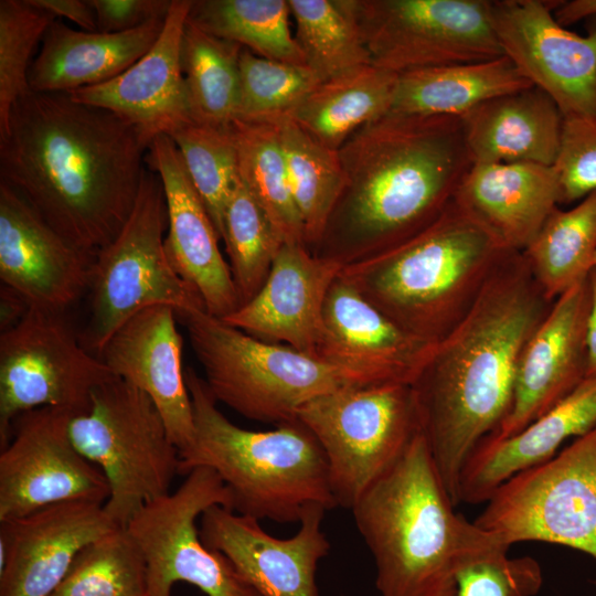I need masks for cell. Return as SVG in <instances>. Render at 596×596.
I'll return each instance as SVG.
<instances>
[{
    "label": "cell",
    "instance_id": "obj_1",
    "mask_svg": "<svg viewBox=\"0 0 596 596\" xmlns=\"http://www.w3.org/2000/svg\"><path fill=\"white\" fill-rule=\"evenodd\" d=\"M149 145L105 108L29 92L0 134L1 182L57 233L95 255L128 220Z\"/></svg>",
    "mask_w": 596,
    "mask_h": 596
},
{
    "label": "cell",
    "instance_id": "obj_2",
    "mask_svg": "<svg viewBox=\"0 0 596 596\" xmlns=\"http://www.w3.org/2000/svg\"><path fill=\"white\" fill-rule=\"evenodd\" d=\"M553 302L523 254L512 252L411 384L421 432L456 507L462 468L509 415L522 352Z\"/></svg>",
    "mask_w": 596,
    "mask_h": 596
},
{
    "label": "cell",
    "instance_id": "obj_3",
    "mask_svg": "<svg viewBox=\"0 0 596 596\" xmlns=\"http://www.w3.org/2000/svg\"><path fill=\"white\" fill-rule=\"evenodd\" d=\"M344 187L313 254L342 266L417 234L472 166L460 118L387 113L339 149Z\"/></svg>",
    "mask_w": 596,
    "mask_h": 596
},
{
    "label": "cell",
    "instance_id": "obj_4",
    "mask_svg": "<svg viewBox=\"0 0 596 596\" xmlns=\"http://www.w3.org/2000/svg\"><path fill=\"white\" fill-rule=\"evenodd\" d=\"M455 508L419 432L350 509L373 556L381 596H428L455 585L468 553L503 543Z\"/></svg>",
    "mask_w": 596,
    "mask_h": 596
},
{
    "label": "cell",
    "instance_id": "obj_5",
    "mask_svg": "<svg viewBox=\"0 0 596 596\" xmlns=\"http://www.w3.org/2000/svg\"><path fill=\"white\" fill-rule=\"evenodd\" d=\"M512 252L453 201L427 227L341 276L401 329L437 344Z\"/></svg>",
    "mask_w": 596,
    "mask_h": 596
},
{
    "label": "cell",
    "instance_id": "obj_6",
    "mask_svg": "<svg viewBox=\"0 0 596 596\" xmlns=\"http://www.w3.org/2000/svg\"><path fill=\"white\" fill-rule=\"evenodd\" d=\"M194 434L180 451V475L199 467L216 472L231 510L257 520L299 522L312 505H337L328 464L313 435L298 421L270 430L232 423L217 407L203 377L185 369Z\"/></svg>",
    "mask_w": 596,
    "mask_h": 596
},
{
    "label": "cell",
    "instance_id": "obj_7",
    "mask_svg": "<svg viewBox=\"0 0 596 596\" xmlns=\"http://www.w3.org/2000/svg\"><path fill=\"white\" fill-rule=\"evenodd\" d=\"M216 402L240 415L277 426L297 421L310 401L368 376L289 345L256 339L205 309L177 315Z\"/></svg>",
    "mask_w": 596,
    "mask_h": 596
},
{
    "label": "cell",
    "instance_id": "obj_8",
    "mask_svg": "<svg viewBox=\"0 0 596 596\" xmlns=\"http://www.w3.org/2000/svg\"><path fill=\"white\" fill-rule=\"evenodd\" d=\"M77 450L104 473L109 496L104 508L126 526L147 503L170 493L180 475V451L153 401L117 376L98 385L89 408L72 416Z\"/></svg>",
    "mask_w": 596,
    "mask_h": 596
},
{
    "label": "cell",
    "instance_id": "obj_9",
    "mask_svg": "<svg viewBox=\"0 0 596 596\" xmlns=\"http://www.w3.org/2000/svg\"><path fill=\"white\" fill-rule=\"evenodd\" d=\"M167 202L160 177L146 167L134 209L113 241L94 255L89 318L79 334L95 355L128 319L153 306L175 313L205 309L177 274L164 248Z\"/></svg>",
    "mask_w": 596,
    "mask_h": 596
},
{
    "label": "cell",
    "instance_id": "obj_10",
    "mask_svg": "<svg viewBox=\"0 0 596 596\" xmlns=\"http://www.w3.org/2000/svg\"><path fill=\"white\" fill-rule=\"evenodd\" d=\"M319 443L337 505L356 500L421 432L409 383L354 385L305 404L296 418Z\"/></svg>",
    "mask_w": 596,
    "mask_h": 596
},
{
    "label": "cell",
    "instance_id": "obj_11",
    "mask_svg": "<svg viewBox=\"0 0 596 596\" xmlns=\"http://www.w3.org/2000/svg\"><path fill=\"white\" fill-rule=\"evenodd\" d=\"M473 522L508 546L541 541L596 558V426L504 481Z\"/></svg>",
    "mask_w": 596,
    "mask_h": 596
},
{
    "label": "cell",
    "instance_id": "obj_12",
    "mask_svg": "<svg viewBox=\"0 0 596 596\" xmlns=\"http://www.w3.org/2000/svg\"><path fill=\"white\" fill-rule=\"evenodd\" d=\"M65 313L31 307L0 334V448L21 414L41 407L85 413L94 390L115 376Z\"/></svg>",
    "mask_w": 596,
    "mask_h": 596
},
{
    "label": "cell",
    "instance_id": "obj_13",
    "mask_svg": "<svg viewBox=\"0 0 596 596\" xmlns=\"http://www.w3.org/2000/svg\"><path fill=\"white\" fill-rule=\"evenodd\" d=\"M215 504L231 509V494L215 471L199 467L125 526L143 555L149 596H172L179 582L206 596H260L225 555L201 540L198 519Z\"/></svg>",
    "mask_w": 596,
    "mask_h": 596
},
{
    "label": "cell",
    "instance_id": "obj_14",
    "mask_svg": "<svg viewBox=\"0 0 596 596\" xmlns=\"http://www.w3.org/2000/svg\"><path fill=\"white\" fill-rule=\"evenodd\" d=\"M372 64L395 74L503 55L491 0H352Z\"/></svg>",
    "mask_w": 596,
    "mask_h": 596
},
{
    "label": "cell",
    "instance_id": "obj_15",
    "mask_svg": "<svg viewBox=\"0 0 596 596\" xmlns=\"http://www.w3.org/2000/svg\"><path fill=\"white\" fill-rule=\"evenodd\" d=\"M72 416L41 407L14 419L0 451V522L66 501L106 502L104 473L71 439Z\"/></svg>",
    "mask_w": 596,
    "mask_h": 596
},
{
    "label": "cell",
    "instance_id": "obj_16",
    "mask_svg": "<svg viewBox=\"0 0 596 596\" xmlns=\"http://www.w3.org/2000/svg\"><path fill=\"white\" fill-rule=\"evenodd\" d=\"M560 2L493 0V31L503 55L554 100L564 118L595 115L596 17L579 35L556 21Z\"/></svg>",
    "mask_w": 596,
    "mask_h": 596
},
{
    "label": "cell",
    "instance_id": "obj_17",
    "mask_svg": "<svg viewBox=\"0 0 596 596\" xmlns=\"http://www.w3.org/2000/svg\"><path fill=\"white\" fill-rule=\"evenodd\" d=\"M328 510L310 507L288 539L268 534L259 520L215 504L200 518L203 543L225 555L260 596H318L316 573L330 543L321 529Z\"/></svg>",
    "mask_w": 596,
    "mask_h": 596
},
{
    "label": "cell",
    "instance_id": "obj_18",
    "mask_svg": "<svg viewBox=\"0 0 596 596\" xmlns=\"http://www.w3.org/2000/svg\"><path fill=\"white\" fill-rule=\"evenodd\" d=\"M94 255L73 245L0 181V279L31 307L66 312L88 291Z\"/></svg>",
    "mask_w": 596,
    "mask_h": 596
},
{
    "label": "cell",
    "instance_id": "obj_19",
    "mask_svg": "<svg viewBox=\"0 0 596 596\" xmlns=\"http://www.w3.org/2000/svg\"><path fill=\"white\" fill-rule=\"evenodd\" d=\"M116 528L104 504L88 501L0 522V596H50L77 554Z\"/></svg>",
    "mask_w": 596,
    "mask_h": 596
},
{
    "label": "cell",
    "instance_id": "obj_20",
    "mask_svg": "<svg viewBox=\"0 0 596 596\" xmlns=\"http://www.w3.org/2000/svg\"><path fill=\"white\" fill-rule=\"evenodd\" d=\"M589 305L588 277L554 300L522 352L510 413L487 438L518 434L586 379Z\"/></svg>",
    "mask_w": 596,
    "mask_h": 596
},
{
    "label": "cell",
    "instance_id": "obj_21",
    "mask_svg": "<svg viewBox=\"0 0 596 596\" xmlns=\"http://www.w3.org/2000/svg\"><path fill=\"white\" fill-rule=\"evenodd\" d=\"M146 167L162 182L168 213L164 248L177 274L199 295L207 313L223 319L240 307L219 234L196 193L180 152L167 135L156 137Z\"/></svg>",
    "mask_w": 596,
    "mask_h": 596
},
{
    "label": "cell",
    "instance_id": "obj_22",
    "mask_svg": "<svg viewBox=\"0 0 596 596\" xmlns=\"http://www.w3.org/2000/svg\"><path fill=\"white\" fill-rule=\"evenodd\" d=\"M193 0H172L153 46L128 70L103 84L70 92L77 103L113 111L150 145L192 123L181 67V41Z\"/></svg>",
    "mask_w": 596,
    "mask_h": 596
},
{
    "label": "cell",
    "instance_id": "obj_23",
    "mask_svg": "<svg viewBox=\"0 0 596 596\" xmlns=\"http://www.w3.org/2000/svg\"><path fill=\"white\" fill-rule=\"evenodd\" d=\"M342 265L285 243L259 290L222 320L267 342L317 356L323 334V308Z\"/></svg>",
    "mask_w": 596,
    "mask_h": 596
},
{
    "label": "cell",
    "instance_id": "obj_24",
    "mask_svg": "<svg viewBox=\"0 0 596 596\" xmlns=\"http://www.w3.org/2000/svg\"><path fill=\"white\" fill-rule=\"evenodd\" d=\"M177 320L171 307L146 308L115 331L98 358L115 376L153 401L181 450L193 438L194 423Z\"/></svg>",
    "mask_w": 596,
    "mask_h": 596
},
{
    "label": "cell",
    "instance_id": "obj_25",
    "mask_svg": "<svg viewBox=\"0 0 596 596\" xmlns=\"http://www.w3.org/2000/svg\"><path fill=\"white\" fill-rule=\"evenodd\" d=\"M435 347L396 326L341 273L332 284L323 308L318 358L379 384H412Z\"/></svg>",
    "mask_w": 596,
    "mask_h": 596
},
{
    "label": "cell",
    "instance_id": "obj_26",
    "mask_svg": "<svg viewBox=\"0 0 596 596\" xmlns=\"http://www.w3.org/2000/svg\"><path fill=\"white\" fill-rule=\"evenodd\" d=\"M560 200L553 167L531 162L472 163L454 199L513 252L530 245Z\"/></svg>",
    "mask_w": 596,
    "mask_h": 596
},
{
    "label": "cell",
    "instance_id": "obj_27",
    "mask_svg": "<svg viewBox=\"0 0 596 596\" xmlns=\"http://www.w3.org/2000/svg\"><path fill=\"white\" fill-rule=\"evenodd\" d=\"M595 426L596 376H590L518 434L482 439L462 468L460 503H486L512 476L549 460L565 440L583 436Z\"/></svg>",
    "mask_w": 596,
    "mask_h": 596
},
{
    "label": "cell",
    "instance_id": "obj_28",
    "mask_svg": "<svg viewBox=\"0 0 596 596\" xmlns=\"http://www.w3.org/2000/svg\"><path fill=\"white\" fill-rule=\"evenodd\" d=\"M164 20L125 32L104 33L75 30L55 19L32 61L30 91L70 93L117 77L153 46Z\"/></svg>",
    "mask_w": 596,
    "mask_h": 596
},
{
    "label": "cell",
    "instance_id": "obj_29",
    "mask_svg": "<svg viewBox=\"0 0 596 596\" xmlns=\"http://www.w3.org/2000/svg\"><path fill=\"white\" fill-rule=\"evenodd\" d=\"M460 119L472 163L552 167L556 160L564 117L538 87L491 98Z\"/></svg>",
    "mask_w": 596,
    "mask_h": 596
},
{
    "label": "cell",
    "instance_id": "obj_30",
    "mask_svg": "<svg viewBox=\"0 0 596 596\" xmlns=\"http://www.w3.org/2000/svg\"><path fill=\"white\" fill-rule=\"evenodd\" d=\"M533 86L504 55L397 75L389 113L461 118L482 103Z\"/></svg>",
    "mask_w": 596,
    "mask_h": 596
},
{
    "label": "cell",
    "instance_id": "obj_31",
    "mask_svg": "<svg viewBox=\"0 0 596 596\" xmlns=\"http://www.w3.org/2000/svg\"><path fill=\"white\" fill-rule=\"evenodd\" d=\"M396 81L397 74L371 64L321 82L287 116L338 151L356 130L390 111Z\"/></svg>",
    "mask_w": 596,
    "mask_h": 596
},
{
    "label": "cell",
    "instance_id": "obj_32",
    "mask_svg": "<svg viewBox=\"0 0 596 596\" xmlns=\"http://www.w3.org/2000/svg\"><path fill=\"white\" fill-rule=\"evenodd\" d=\"M521 253L551 300L586 279L595 267L596 191L570 210L556 206Z\"/></svg>",
    "mask_w": 596,
    "mask_h": 596
},
{
    "label": "cell",
    "instance_id": "obj_33",
    "mask_svg": "<svg viewBox=\"0 0 596 596\" xmlns=\"http://www.w3.org/2000/svg\"><path fill=\"white\" fill-rule=\"evenodd\" d=\"M242 50L187 21L180 60L194 123L228 127L237 118Z\"/></svg>",
    "mask_w": 596,
    "mask_h": 596
},
{
    "label": "cell",
    "instance_id": "obj_34",
    "mask_svg": "<svg viewBox=\"0 0 596 596\" xmlns=\"http://www.w3.org/2000/svg\"><path fill=\"white\" fill-rule=\"evenodd\" d=\"M273 121L302 222L305 245L313 253L344 187L339 150L329 149L316 141L287 115Z\"/></svg>",
    "mask_w": 596,
    "mask_h": 596
},
{
    "label": "cell",
    "instance_id": "obj_35",
    "mask_svg": "<svg viewBox=\"0 0 596 596\" xmlns=\"http://www.w3.org/2000/svg\"><path fill=\"white\" fill-rule=\"evenodd\" d=\"M231 131L237 150L241 181L285 243L305 245L304 226L291 193L275 123L235 119Z\"/></svg>",
    "mask_w": 596,
    "mask_h": 596
},
{
    "label": "cell",
    "instance_id": "obj_36",
    "mask_svg": "<svg viewBox=\"0 0 596 596\" xmlns=\"http://www.w3.org/2000/svg\"><path fill=\"white\" fill-rule=\"evenodd\" d=\"M290 15L288 0H196L188 20L260 57L307 66Z\"/></svg>",
    "mask_w": 596,
    "mask_h": 596
},
{
    "label": "cell",
    "instance_id": "obj_37",
    "mask_svg": "<svg viewBox=\"0 0 596 596\" xmlns=\"http://www.w3.org/2000/svg\"><path fill=\"white\" fill-rule=\"evenodd\" d=\"M306 65L321 82L371 65L352 0H288Z\"/></svg>",
    "mask_w": 596,
    "mask_h": 596
},
{
    "label": "cell",
    "instance_id": "obj_38",
    "mask_svg": "<svg viewBox=\"0 0 596 596\" xmlns=\"http://www.w3.org/2000/svg\"><path fill=\"white\" fill-rule=\"evenodd\" d=\"M50 596H149L146 562L128 530L87 544Z\"/></svg>",
    "mask_w": 596,
    "mask_h": 596
},
{
    "label": "cell",
    "instance_id": "obj_39",
    "mask_svg": "<svg viewBox=\"0 0 596 596\" xmlns=\"http://www.w3.org/2000/svg\"><path fill=\"white\" fill-rule=\"evenodd\" d=\"M222 241L241 306L259 290L285 244L241 178L226 206Z\"/></svg>",
    "mask_w": 596,
    "mask_h": 596
},
{
    "label": "cell",
    "instance_id": "obj_40",
    "mask_svg": "<svg viewBox=\"0 0 596 596\" xmlns=\"http://www.w3.org/2000/svg\"><path fill=\"white\" fill-rule=\"evenodd\" d=\"M169 137L222 240L226 206L240 181L231 125L216 127L192 121Z\"/></svg>",
    "mask_w": 596,
    "mask_h": 596
},
{
    "label": "cell",
    "instance_id": "obj_41",
    "mask_svg": "<svg viewBox=\"0 0 596 596\" xmlns=\"http://www.w3.org/2000/svg\"><path fill=\"white\" fill-rule=\"evenodd\" d=\"M236 119L270 121L289 115L321 81L308 67L260 57L243 47Z\"/></svg>",
    "mask_w": 596,
    "mask_h": 596
},
{
    "label": "cell",
    "instance_id": "obj_42",
    "mask_svg": "<svg viewBox=\"0 0 596 596\" xmlns=\"http://www.w3.org/2000/svg\"><path fill=\"white\" fill-rule=\"evenodd\" d=\"M54 20L29 0L0 1V134L13 105L30 92L33 52Z\"/></svg>",
    "mask_w": 596,
    "mask_h": 596
},
{
    "label": "cell",
    "instance_id": "obj_43",
    "mask_svg": "<svg viewBox=\"0 0 596 596\" xmlns=\"http://www.w3.org/2000/svg\"><path fill=\"white\" fill-rule=\"evenodd\" d=\"M509 546L496 542L468 553L455 574V596H535L542 568L531 556L509 557Z\"/></svg>",
    "mask_w": 596,
    "mask_h": 596
},
{
    "label": "cell",
    "instance_id": "obj_44",
    "mask_svg": "<svg viewBox=\"0 0 596 596\" xmlns=\"http://www.w3.org/2000/svg\"><path fill=\"white\" fill-rule=\"evenodd\" d=\"M560 184V204L581 201L596 191V114L566 117L552 166Z\"/></svg>",
    "mask_w": 596,
    "mask_h": 596
},
{
    "label": "cell",
    "instance_id": "obj_45",
    "mask_svg": "<svg viewBox=\"0 0 596 596\" xmlns=\"http://www.w3.org/2000/svg\"><path fill=\"white\" fill-rule=\"evenodd\" d=\"M97 31L117 33L137 29L153 20L166 19L172 0H89Z\"/></svg>",
    "mask_w": 596,
    "mask_h": 596
},
{
    "label": "cell",
    "instance_id": "obj_46",
    "mask_svg": "<svg viewBox=\"0 0 596 596\" xmlns=\"http://www.w3.org/2000/svg\"><path fill=\"white\" fill-rule=\"evenodd\" d=\"M34 7L50 13L55 19L66 18L82 30L97 31L95 11L89 0H29Z\"/></svg>",
    "mask_w": 596,
    "mask_h": 596
},
{
    "label": "cell",
    "instance_id": "obj_47",
    "mask_svg": "<svg viewBox=\"0 0 596 596\" xmlns=\"http://www.w3.org/2000/svg\"><path fill=\"white\" fill-rule=\"evenodd\" d=\"M31 306L14 289L1 285L0 288V329L1 332L15 326L29 311Z\"/></svg>",
    "mask_w": 596,
    "mask_h": 596
},
{
    "label": "cell",
    "instance_id": "obj_48",
    "mask_svg": "<svg viewBox=\"0 0 596 596\" xmlns=\"http://www.w3.org/2000/svg\"><path fill=\"white\" fill-rule=\"evenodd\" d=\"M590 305L587 319V373L586 377L596 376V267L588 275Z\"/></svg>",
    "mask_w": 596,
    "mask_h": 596
},
{
    "label": "cell",
    "instance_id": "obj_49",
    "mask_svg": "<svg viewBox=\"0 0 596 596\" xmlns=\"http://www.w3.org/2000/svg\"><path fill=\"white\" fill-rule=\"evenodd\" d=\"M556 21L563 26L596 17V0L561 1L554 10Z\"/></svg>",
    "mask_w": 596,
    "mask_h": 596
},
{
    "label": "cell",
    "instance_id": "obj_50",
    "mask_svg": "<svg viewBox=\"0 0 596 596\" xmlns=\"http://www.w3.org/2000/svg\"><path fill=\"white\" fill-rule=\"evenodd\" d=\"M456 589L455 585H449L444 588H440L436 590L435 593L428 595V596H455Z\"/></svg>",
    "mask_w": 596,
    "mask_h": 596
},
{
    "label": "cell",
    "instance_id": "obj_51",
    "mask_svg": "<svg viewBox=\"0 0 596 596\" xmlns=\"http://www.w3.org/2000/svg\"><path fill=\"white\" fill-rule=\"evenodd\" d=\"M595 267H596V255H595Z\"/></svg>",
    "mask_w": 596,
    "mask_h": 596
}]
</instances>
